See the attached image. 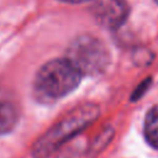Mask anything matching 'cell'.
I'll return each instance as SVG.
<instances>
[{"label":"cell","mask_w":158,"mask_h":158,"mask_svg":"<svg viewBox=\"0 0 158 158\" xmlns=\"http://www.w3.org/2000/svg\"><path fill=\"white\" fill-rule=\"evenodd\" d=\"M100 115L95 104H83L65 114L32 146L35 158H47L73 136L85 130Z\"/></svg>","instance_id":"cell-1"},{"label":"cell","mask_w":158,"mask_h":158,"mask_svg":"<svg viewBox=\"0 0 158 158\" xmlns=\"http://www.w3.org/2000/svg\"><path fill=\"white\" fill-rule=\"evenodd\" d=\"M81 77L67 58L49 60L36 74L33 81L35 95L42 102L57 101L77 89Z\"/></svg>","instance_id":"cell-2"},{"label":"cell","mask_w":158,"mask_h":158,"mask_svg":"<svg viewBox=\"0 0 158 158\" xmlns=\"http://www.w3.org/2000/svg\"><path fill=\"white\" fill-rule=\"evenodd\" d=\"M67 59L81 75H98L107 68L110 53L96 37L80 36L70 44Z\"/></svg>","instance_id":"cell-3"},{"label":"cell","mask_w":158,"mask_h":158,"mask_svg":"<svg viewBox=\"0 0 158 158\" xmlns=\"http://www.w3.org/2000/svg\"><path fill=\"white\" fill-rule=\"evenodd\" d=\"M91 11L101 26L116 30L128 17L130 6L126 0H95Z\"/></svg>","instance_id":"cell-4"},{"label":"cell","mask_w":158,"mask_h":158,"mask_svg":"<svg viewBox=\"0 0 158 158\" xmlns=\"http://www.w3.org/2000/svg\"><path fill=\"white\" fill-rule=\"evenodd\" d=\"M20 118V105L15 95L0 88V135L11 132Z\"/></svg>","instance_id":"cell-5"},{"label":"cell","mask_w":158,"mask_h":158,"mask_svg":"<svg viewBox=\"0 0 158 158\" xmlns=\"http://www.w3.org/2000/svg\"><path fill=\"white\" fill-rule=\"evenodd\" d=\"M144 138L154 148L158 149V105L149 109L144 118Z\"/></svg>","instance_id":"cell-6"},{"label":"cell","mask_w":158,"mask_h":158,"mask_svg":"<svg viewBox=\"0 0 158 158\" xmlns=\"http://www.w3.org/2000/svg\"><path fill=\"white\" fill-rule=\"evenodd\" d=\"M62 2H68V4H80V2H86L90 0H59Z\"/></svg>","instance_id":"cell-7"},{"label":"cell","mask_w":158,"mask_h":158,"mask_svg":"<svg viewBox=\"0 0 158 158\" xmlns=\"http://www.w3.org/2000/svg\"><path fill=\"white\" fill-rule=\"evenodd\" d=\"M154 1H156V2H157V4H158V0H154Z\"/></svg>","instance_id":"cell-8"}]
</instances>
